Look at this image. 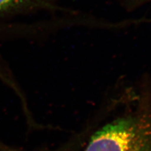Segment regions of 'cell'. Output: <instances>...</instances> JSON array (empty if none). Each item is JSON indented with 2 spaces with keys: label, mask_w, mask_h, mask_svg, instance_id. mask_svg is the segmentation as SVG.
Here are the masks:
<instances>
[{
  "label": "cell",
  "mask_w": 151,
  "mask_h": 151,
  "mask_svg": "<svg viewBox=\"0 0 151 151\" xmlns=\"http://www.w3.org/2000/svg\"><path fill=\"white\" fill-rule=\"evenodd\" d=\"M130 92L131 105L94 131L83 151H151V80Z\"/></svg>",
  "instance_id": "obj_1"
},
{
  "label": "cell",
  "mask_w": 151,
  "mask_h": 151,
  "mask_svg": "<svg viewBox=\"0 0 151 151\" xmlns=\"http://www.w3.org/2000/svg\"><path fill=\"white\" fill-rule=\"evenodd\" d=\"M62 9L54 0H0V17L37 10Z\"/></svg>",
  "instance_id": "obj_2"
},
{
  "label": "cell",
  "mask_w": 151,
  "mask_h": 151,
  "mask_svg": "<svg viewBox=\"0 0 151 151\" xmlns=\"http://www.w3.org/2000/svg\"><path fill=\"white\" fill-rule=\"evenodd\" d=\"M148 2H151V0H121V4L132 10Z\"/></svg>",
  "instance_id": "obj_3"
}]
</instances>
